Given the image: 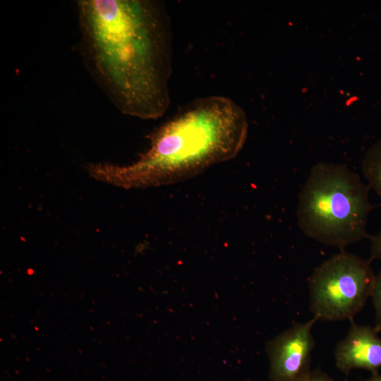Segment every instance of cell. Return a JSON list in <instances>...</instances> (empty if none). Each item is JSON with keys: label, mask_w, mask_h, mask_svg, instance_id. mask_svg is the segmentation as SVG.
I'll return each mask as SVG.
<instances>
[{"label": "cell", "mask_w": 381, "mask_h": 381, "mask_svg": "<svg viewBox=\"0 0 381 381\" xmlns=\"http://www.w3.org/2000/svg\"><path fill=\"white\" fill-rule=\"evenodd\" d=\"M79 50L88 72L123 114L157 119L170 105L171 24L150 0L77 1Z\"/></svg>", "instance_id": "cell-1"}, {"label": "cell", "mask_w": 381, "mask_h": 381, "mask_svg": "<svg viewBox=\"0 0 381 381\" xmlns=\"http://www.w3.org/2000/svg\"><path fill=\"white\" fill-rule=\"evenodd\" d=\"M243 109L224 96L198 98L150 135V147L132 164H90L96 180L125 189L179 183L234 158L248 135Z\"/></svg>", "instance_id": "cell-2"}, {"label": "cell", "mask_w": 381, "mask_h": 381, "mask_svg": "<svg viewBox=\"0 0 381 381\" xmlns=\"http://www.w3.org/2000/svg\"><path fill=\"white\" fill-rule=\"evenodd\" d=\"M370 189L344 164H316L298 195V227L308 238L341 250L370 238L367 231L373 208Z\"/></svg>", "instance_id": "cell-3"}, {"label": "cell", "mask_w": 381, "mask_h": 381, "mask_svg": "<svg viewBox=\"0 0 381 381\" xmlns=\"http://www.w3.org/2000/svg\"><path fill=\"white\" fill-rule=\"evenodd\" d=\"M370 262L341 250L316 267L309 279L313 317L318 321L353 320L370 297L375 277Z\"/></svg>", "instance_id": "cell-4"}, {"label": "cell", "mask_w": 381, "mask_h": 381, "mask_svg": "<svg viewBox=\"0 0 381 381\" xmlns=\"http://www.w3.org/2000/svg\"><path fill=\"white\" fill-rule=\"evenodd\" d=\"M317 321L313 317L307 322L296 323L267 344L270 381H298L310 371L315 347L312 329Z\"/></svg>", "instance_id": "cell-5"}, {"label": "cell", "mask_w": 381, "mask_h": 381, "mask_svg": "<svg viewBox=\"0 0 381 381\" xmlns=\"http://www.w3.org/2000/svg\"><path fill=\"white\" fill-rule=\"evenodd\" d=\"M346 337L336 346L337 368L344 374L353 369H365L371 373L381 368V338L375 327L350 321Z\"/></svg>", "instance_id": "cell-6"}, {"label": "cell", "mask_w": 381, "mask_h": 381, "mask_svg": "<svg viewBox=\"0 0 381 381\" xmlns=\"http://www.w3.org/2000/svg\"><path fill=\"white\" fill-rule=\"evenodd\" d=\"M361 170L368 186L381 199V138L366 152L362 161Z\"/></svg>", "instance_id": "cell-7"}, {"label": "cell", "mask_w": 381, "mask_h": 381, "mask_svg": "<svg viewBox=\"0 0 381 381\" xmlns=\"http://www.w3.org/2000/svg\"><path fill=\"white\" fill-rule=\"evenodd\" d=\"M370 298L375 310V329L377 332H381V270L375 274Z\"/></svg>", "instance_id": "cell-8"}, {"label": "cell", "mask_w": 381, "mask_h": 381, "mask_svg": "<svg viewBox=\"0 0 381 381\" xmlns=\"http://www.w3.org/2000/svg\"><path fill=\"white\" fill-rule=\"evenodd\" d=\"M370 260H381V230L370 237Z\"/></svg>", "instance_id": "cell-9"}, {"label": "cell", "mask_w": 381, "mask_h": 381, "mask_svg": "<svg viewBox=\"0 0 381 381\" xmlns=\"http://www.w3.org/2000/svg\"><path fill=\"white\" fill-rule=\"evenodd\" d=\"M298 381H335L327 374L318 371H310L306 375Z\"/></svg>", "instance_id": "cell-10"}, {"label": "cell", "mask_w": 381, "mask_h": 381, "mask_svg": "<svg viewBox=\"0 0 381 381\" xmlns=\"http://www.w3.org/2000/svg\"><path fill=\"white\" fill-rule=\"evenodd\" d=\"M365 381H381V375L378 373H372V376Z\"/></svg>", "instance_id": "cell-11"}]
</instances>
